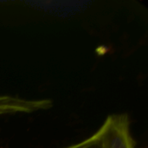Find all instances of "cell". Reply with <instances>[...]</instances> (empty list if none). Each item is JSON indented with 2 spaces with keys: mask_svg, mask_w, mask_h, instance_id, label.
Masks as SVG:
<instances>
[{
  "mask_svg": "<svg viewBox=\"0 0 148 148\" xmlns=\"http://www.w3.org/2000/svg\"><path fill=\"white\" fill-rule=\"evenodd\" d=\"M52 107L48 99L29 100L9 95H0V115L18 113H34L46 110Z\"/></svg>",
  "mask_w": 148,
  "mask_h": 148,
  "instance_id": "2",
  "label": "cell"
},
{
  "mask_svg": "<svg viewBox=\"0 0 148 148\" xmlns=\"http://www.w3.org/2000/svg\"><path fill=\"white\" fill-rule=\"evenodd\" d=\"M97 133L101 148H134L129 118L125 114L109 115Z\"/></svg>",
  "mask_w": 148,
  "mask_h": 148,
  "instance_id": "1",
  "label": "cell"
},
{
  "mask_svg": "<svg viewBox=\"0 0 148 148\" xmlns=\"http://www.w3.org/2000/svg\"><path fill=\"white\" fill-rule=\"evenodd\" d=\"M63 148H101V141L98 133L96 132L92 136L83 140L81 142Z\"/></svg>",
  "mask_w": 148,
  "mask_h": 148,
  "instance_id": "3",
  "label": "cell"
}]
</instances>
